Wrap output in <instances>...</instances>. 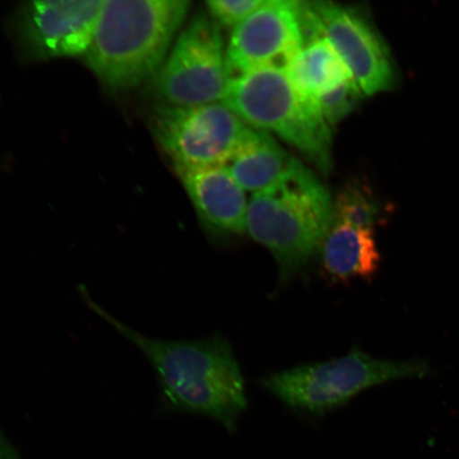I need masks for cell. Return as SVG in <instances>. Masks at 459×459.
<instances>
[{"mask_svg":"<svg viewBox=\"0 0 459 459\" xmlns=\"http://www.w3.org/2000/svg\"><path fill=\"white\" fill-rule=\"evenodd\" d=\"M86 307L139 350L156 373L160 401L170 411L214 419L233 430L248 406L243 373L225 338L200 341L158 340L125 325L79 289Z\"/></svg>","mask_w":459,"mask_h":459,"instance_id":"6da1fadb","label":"cell"},{"mask_svg":"<svg viewBox=\"0 0 459 459\" xmlns=\"http://www.w3.org/2000/svg\"><path fill=\"white\" fill-rule=\"evenodd\" d=\"M334 223V200L296 158L273 186L256 192L247 210L246 231L277 262L280 282L306 271Z\"/></svg>","mask_w":459,"mask_h":459,"instance_id":"7a4b0ae2","label":"cell"},{"mask_svg":"<svg viewBox=\"0 0 459 459\" xmlns=\"http://www.w3.org/2000/svg\"><path fill=\"white\" fill-rule=\"evenodd\" d=\"M186 0H103L86 65L113 90L156 76L185 22Z\"/></svg>","mask_w":459,"mask_h":459,"instance_id":"3957f363","label":"cell"},{"mask_svg":"<svg viewBox=\"0 0 459 459\" xmlns=\"http://www.w3.org/2000/svg\"><path fill=\"white\" fill-rule=\"evenodd\" d=\"M223 105L257 130L273 131L317 168L332 169V131L317 100L303 95L282 66H264L233 77Z\"/></svg>","mask_w":459,"mask_h":459,"instance_id":"277c9868","label":"cell"},{"mask_svg":"<svg viewBox=\"0 0 459 459\" xmlns=\"http://www.w3.org/2000/svg\"><path fill=\"white\" fill-rule=\"evenodd\" d=\"M432 372L423 359H381L355 349L342 358L273 373L262 384L290 409L323 415L371 387Z\"/></svg>","mask_w":459,"mask_h":459,"instance_id":"5b68a950","label":"cell"},{"mask_svg":"<svg viewBox=\"0 0 459 459\" xmlns=\"http://www.w3.org/2000/svg\"><path fill=\"white\" fill-rule=\"evenodd\" d=\"M154 77L157 94L168 106L222 101L231 77L220 25L211 16H195Z\"/></svg>","mask_w":459,"mask_h":459,"instance_id":"8992f818","label":"cell"},{"mask_svg":"<svg viewBox=\"0 0 459 459\" xmlns=\"http://www.w3.org/2000/svg\"><path fill=\"white\" fill-rule=\"evenodd\" d=\"M152 128L175 168L226 166L249 130L222 102L159 107Z\"/></svg>","mask_w":459,"mask_h":459,"instance_id":"52a82bcc","label":"cell"},{"mask_svg":"<svg viewBox=\"0 0 459 459\" xmlns=\"http://www.w3.org/2000/svg\"><path fill=\"white\" fill-rule=\"evenodd\" d=\"M323 31L364 95L394 89L397 74L381 34L359 9L332 2H309Z\"/></svg>","mask_w":459,"mask_h":459,"instance_id":"ba28073f","label":"cell"},{"mask_svg":"<svg viewBox=\"0 0 459 459\" xmlns=\"http://www.w3.org/2000/svg\"><path fill=\"white\" fill-rule=\"evenodd\" d=\"M299 2L267 0L234 28L227 48L230 77L264 66H282L303 48Z\"/></svg>","mask_w":459,"mask_h":459,"instance_id":"9c48e42d","label":"cell"},{"mask_svg":"<svg viewBox=\"0 0 459 459\" xmlns=\"http://www.w3.org/2000/svg\"><path fill=\"white\" fill-rule=\"evenodd\" d=\"M100 0L31 2L22 8L19 32L34 59L85 56L102 7Z\"/></svg>","mask_w":459,"mask_h":459,"instance_id":"30bf717a","label":"cell"},{"mask_svg":"<svg viewBox=\"0 0 459 459\" xmlns=\"http://www.w3.org/2000/svg\"><path fill=\"white\" fill-rule=\"evenodd\" d=\"M204 227L217 237L246 231L248 201L226 166L175 168Z\"/></svg>","mask_w":459,"mask_h":459,"instance_id":"8fae6325","label":"cell"},{"mask_svg":"<svg viewBox=\"0 0 459 459\" xmlns=\"http://www.w3.org/2000/svg\"><path fill=\"white\" fill-rule=\"evenodd\" d=\"M323 272L334 282L375 277L381 264L373 230L334 222L320 251Z\"/></svg>","mask_w":459,"mask_h":459,"instance_id":"7c38bea8","label":"cell"},{"mask_svg":"<svg viewBox=\"0 0 459 459\" xmlns=\"http://www.w3.org/2000/svg\"><path fill=\"white\" fill-rule=\"evenodd\" d=\"M292 160L268 132L249 128L226 168L244 191L256 193L278 181Z\"/></svg>","mask_w":459,"mask_h":459,"instance_id":"4fadbf2b","label":"cell"},{"mask_svg":"<svg viewBox=\"0 0 459 459\" xmlns=\"http://www.w3.org/2000/svg\"><path fill=\"white\" fill-rule=\"evenodd\" d=\"M284 68L296 88L316 100L344 80L353 78L326 38L304 45Z\"/></svg>","mask_w":459,"mask_h":459,"instance_id":"5bb4252c","label":"cell"},{"mask_svg":"<svg viewBox=\"0 0 459 459\" xmlns=\"http://www.w3.org/2000/svg\"><path fill=\"white\" fill-rule=\"evenodd\" d=\"M378 208L366 188L357 183H348L334 200V222L361 228L375 229Z\"/></svg>","mask_w":459,"mask_h":459,"instance_id":"9a60e30c","label":"cell"},{"mask_svg":"<svg viewBox=\"0 0 459 459\" xmlns=\"http://www.w3.org/2000/svg\"><path fill=\"white\" fill-rule=\"evenodd\" d=\"M363 95L355 80L348 78L335 89L318 97L317 103L326 123L333 126L340 123L354 111Z\"/></svg>","mask_w":459,"mask_h":459,"instance_id":"2e32d148","label":"cell"},{"mask_svg":"<svg viewBox=\"0 0 459 459\" xmlns=\"http://www.w3.org/2000/svg\"><path fill=\"white\" fill-rule=\"evenodd\" d=\"M266 2L267 0H211L205 4L210 16L218 25L237 28Z\"/></svg>","mask_w":459,"mask_h":459,"instance_id":"e0dca14e","label":"cell"},{"mask_svg":"<svg viewBox=\"0 0 459 459\" xmlns=\"http://www.w3.org/2000/svg\"><path fill=\"white\" fill-rule=\"evenodd\" d=\"M0 459H21L2 429H0Z\"/></svg>","mask_w":459,"mask_h":459,"instance_id":"ac0fdd59","label":"cell"}]
</instances>
